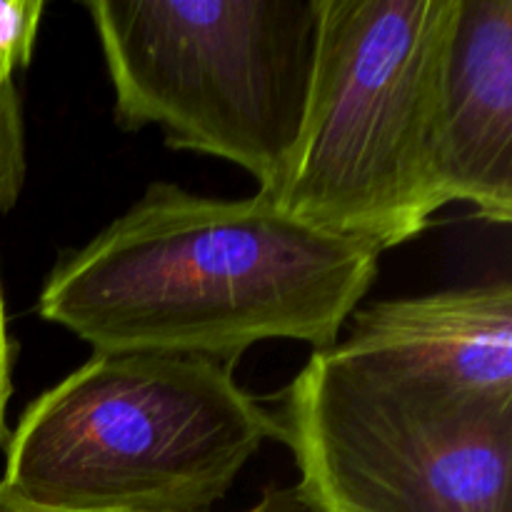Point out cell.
Here are the masks:
<instances>
[{
  "label": "cell",
  "mask_w": 512,
  "mask_h": 512,
  "mask_svg": "<svg viewBox=\"0 0 512 512\" xmlns=\"http://www.w3.org/2000/svg\"><path fill=\"white\" fill-rule=\"evenodd\" d=\"M380 253L290 218L268 195L148 190L45 278L38 315L93 353L203 355L233 365L263 340L338 345Z\"/></svg>",
  "instance_id": "6da1fadb"
},
{
  "label": "cell",
  "mask_w": 512,
  "mask_h": 512,
  "mask_svg": "<svg viewBox=\"0 0 512 512\" xmlns=\"http://www.w3.org/2000/svg\"><path fill=\"white\" fill-rule=\"evenodd\" d=\"M268 438L233 365L93 353L23 410L0 488L38 512H208Z\"/></svg>",
  "instance_id": "7a4b0ae2"
},
{
  "label": "cell",
  "mask_w": 512,
  "mask_h": 512,
  "mask_svg": "<svg viewBox=\"0 0 512 512\" xmlns=\"http://www.w3.org/2000/svg\"><path fill=\"white\" fill-rule=\"evenodd\" d=\"M455 0H318V45L288 180L273 200L378 253L433 223Z\"/></svg>",
  "instance_id": "3957f363"
},
{
  "label": "cell",
  "mask_w": 512,
  "mask_h": 512,
  "mask_svg": "<svg viewBox=\"0 0 512 512\" xmlns=\"http://www.w3.org/2000/svg\"><path fill=\"white\" fill-rule=\"evenodd\" d=\"M123 130L240 165L275 198L313 78L318 0H90Z\"/></svg>",
  "instance_id": "277c9868"
},
{
  "label": "cell",
  "mask_w": 512,
  "mask_h": 512,
  "mask_svg": "<svg viewBox=\"0 0 512 512\" xmlns=\"http://www.w3.org/2000/svg\"><path fill=\"white\" fill-rule=\"evenodd\" d=\"M315 512H512V405L380 383L315 350L278 395Z\"/></svg>",
  "instance_id": "5b68a950"
},
{
  "label": "cell",
  "mask_w": 512,
  "mask_h": 512,
  "mask_svg": "<svg viewBox=\"0 0 512 512\" xmlns=\"http://www.w3.org/2000/svg\"><path fill=\"white\" fill-rule=\"evenodd\" d=\"M330 350L380 383L512 405V288L500 280L365 305Z\"/></svg>",
  "instance_id": "8992f818"
},
{
  "label": "cell",
  "mask_w": 512,
  "mask_h": 512,
  "mask_svg": "<svg viewBox=\"0 0 512 512\" xmlns=\"http://www.w3.org/2000/svg\"><path fill=\"white\" fill-rule=\"evenodd\" d=\"M440 205L512 220V0H455L438 118Z\"/></svg>",
  "instance_id": "52a82bcc"
},
{
  "label": "cell",
  "mask_w": 512,
  "mask_h": 512,
  "mask_svg": "<svg viewBox=\"0 0 512 512\" xmlns=\"http://www.w3.org/2000/svg\"><path fill=\"white\" fill-rule=\"evenodd\" d=\"M43 0H0V88L33 60Z\"/></svg>",
  "instance_id": "ba28073f"
},
{
  "label": "cell",
  "mask_w": 512,
  "mask_h": 512,
  "mask_svg": "<svg viewBox=\"0 0 512 512\" xmlns=\"http://www.w3.org/2000/svg\"><path fill=\"white\" fill-rule=\"evenodd\" d=\"M25 125L15 83L0 88V218L18 200L25 183Z\"/></svg>",
  "instance_id": "9c48e42d"
},
{
  "label": "cell",
  "mask_w": 512,
  "mask_h": 512,
  "mask_svg": "<svg viewBox=\"0 0 512 512\" xmlns=\"http://www.w3.org/2000/svg\"><path fill=\"white\" fill-rule=\"evenodd\" d=\"M10 365H13V345L8 338V323H5V303L3 290H0V440L5 435V408H8L10 390Z\"/></svg>",
  "instance_id": "30bf717a"
},
{
  "label": "cell",
  "mask_w": 512,
  "mask_h": 512,
  "mask_svg": "<svg viewBox=\"0 0 512 512\" xmlns=\"http://www.w3.org/2000/svg\"><path fill=\"white\" fill-rule=\"evenodd\" d=\"M0 512H38V510H30V508H23L20 503H15L10 495H5V490L0 488Z\"/></svg>",
  "instance_id": "8fae6325"
}]
</instances>
